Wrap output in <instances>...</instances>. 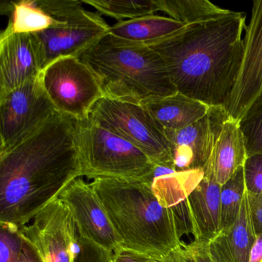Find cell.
<instances>
[{"mask_svg":"<svg viewBox=\"0 0 262 262\" xmlns=\"http://www.w3.org/2000/svg\"><path fill=\"white\" fill-rule=\"evenodd\" d=\"M81 176L77 120L58 113L0 154V223L25 226Z\"/></svg>","mask_w":262,"mask_h":262,"instance_id":"obj_1","label":"cell"},{"mask_svg":"<svg viewBox=\"0 0 262 262\" xmlns=\"http://www.w3.org/2000/svg\"><path fill=\"white\" fill-rule=\"evenodd\" d=\"M245 15L227 14L187 25L149 46L165 61L179 93L225 108L242 64Z\"/></svg>","mask_w":262,"mask_h":262,"instance_id":"obj_2","label":"cell"},{"mask_svg":"<svg viewBox=\"0 0 262 262\" xmlns=\"http://www.w3.org/2000/svg\"><path fill=\"white\" fill-rule=\"evenodd\" d=\"M122 246L162 259L184 245L189 228L172 208L164 207L151 182L99 178L90 183Z\"/></svg>","mask_w":262,"mask_h":262,"instance_id":"obj_3","label":"cell"},{"mask_svg":"<svg viewBox=\"0 0 262 262\" xmlns=\"http://www.w3.org/2000/svg\"><path fill=\"white\" fill-rule=\"evenodd\" d=\"M78 57L96 74L105 98L142 105L178 93L165 61L148 46L106 33Z\"/></svg>","mask_w":262,"mask_h":262,"instance_id":"obj_4","label":"cell"},{"mask_svg":"<svg viewBox=\"0 0 262 262\" xmlns=\"http://www.w3.org/2000/svg\"><path fill=\"white\" fill-rule=\"evenodd\" d=\"M77 139L82 176L152 183L151 161L137 147L91 118L77 120Z\"/></svg>","mask_w":262,"mask_h":262,"instance_id":"obj_5","label":"cell"},{"mask_svg":"<svg viewBox=\"0 0 262 262\" xmlns=\"http://www.w3.org/2000/svg\"><path fill=\"white\" fill-rule=\"evenodd\" d=\"M90 117L137 147L154 165L174 166L165 130L142 104L104 97Z\"/></svg>","mask_w":262,"mask_h":262,"instance_id":"obj_6","label":"cell"},{"mask_svg":"<svg viewBox=\"0 0 262 262\" xmlns=\"http://www.w3.org/2000/svg\"><path fill=\"white\" fill-rule=\"evenodd\" d=\"M39 77L57 113L76 120L90 117L95 105L104 98L96 74L77 56L53 61Z\"/></svg>","mask_w":262,"mask_h":262,"instance_id":"obj_7","label":"cell"},{"mask_svg":"<svg viewBox=\"0 0 262 262\" xmlns=\"http://www.w3.org/2000/svg\"><path fill=\"white\" fill-rule=\"evenodd\" d=\"M57 114L39 76L0 96V154L24 142Z\"/></svg>","mask_w":262,"mask_h":262,"instance_id":"obj_8","label":"cell"},{"mask_svg":"<svg viewBox=\"0 0 262 262\" xmlns=\"http://www.w3.org/2000/svg\"><path fill=\"white\" fill-rule=\"evenodd\" d=\"M79 4L63 22L39 33H33L40 56L42 70L59 58L79 56L102 39L110 26L99 13H93Z\"/></svg>","mask_w":262,"mask_h":262,"instance_id":"obj_9","label":"cell"},{"mask_svg":"<svg viewBox=\"0 0 262 262\" xmlns=\"http://www.w3.org/2000/svg\"><path fill=\"white\" fill-rule=\"evenodd\" d=\"M45 262H73L79 233L67 205L58 198L34 217L31 225L19 228Z\"/></svg>","mask_w":262,"mask_h":262,"instance_id":"obj_10","label":"cell"},{"mask_svg":"<svg viewBox=\"0 0 262 262\" xmlns=\"http://www.w3.org/2000/svg\"><path fill=\"white\" fill-rule=\"evenodd\" d=\"M245 32L242 64L225 106L228 116L237 121L262 97V0L253 2Z\"/></svg>","mask_w":262,"mask_h":262,"instance_id":"obj_11","label":"cell"},{"mask_svg":"<svg viewBox=\"0 0 262 262\" xmlns=\"http://www.w3.org/2000/svg\"><path fill=\"white\" fill-rule=\"evenodd\" d=\"M229 117L224 107H211L208 114L192 125L165 131L179 171L204 169L209 160L222 124Z\"/></svg>","mask_w":262,"mask_h":262,"instance_id":"obj_12","label":"cell"},{"mask_svg":"<svg viewBox=\"0 0 262 262\" xmlns=\"http://www.w3.org/2000/svg\"><path fill=\"white\" fill-rule=\"evenodd\" d=\"M59 199L70 208L81 236L112 251L122 245L106 211L90 184L79 178L63 190Z\"/></svg>","mask_w":262,"mask_h":262,"instance_id":"obj_13","label":"cell"},{"mask_svg":"<svg viewBox=\"0 0 262 262\" xmlns=\"http://www.w3.org/2000/svg\"><path fill=\"white\" fill-rule=\"evenodd\" d=\"M42 71L40 56L33 35H0V96L38 77Z\"/></svg>","mask_w":262,"mask_h":262,"instance_id":"obj_14","label":"cell"},{"mask_svg":"<svg viewBox=\"0 0 262 262\" xmlns=\"http://www.w3.org/2000/svg\"><path fill=\"white\" fill-rule=\"evenodd\" d=\"M221 190L211 157L204 177L186 199L190 230L194 241L210 242L220 233Z\"/></svg>","mask_w":262,"mask_h":262,"instance_id":"obj_15","label":"cell"},{"mask_svg":"<svg viewBox=\"0 0 262 262\" xmlns=\"http://www.w3.org/2000/svg\"><path fill=\"white\" fill-rule=\"evenodd\" d=\"M256 238L257 234L251 219L246 189L234 225L219 233L208 245L217 262H249L251 248Z\"/></svg>","mask_w":262,"mask_h":262,"instance_id":"obj_16","label":"cell"},{"mask_svg":"<svg viewBox=\"0 0 262 262\" xmlns=\"http://www.w3.org/2000/svg\"><path fill=\"white\" fill-rule=\"evenodd\" d=\"M247 159L245 138L239 121L227 118L211 156L217 183L221 186L225 185L237 170L245 166Z\"/></svg>","mask_w":262,"mask_h":262,"instance_id":"obj_17","label":"cell"},{"mask_svg":"<svg viewBox=\"0 0 262 262\" xmlns=\"http://www.w3.org/2000/svg\"><path fill=\"white\" fill-rule=\"evenodd\" d=\"M165 131H176L205 117L211 107L178 92L142 104Z\"/></svg>","mask_w":262,"mask_h":262,"instance_id":"obj_18","label":"cell"},{"mask_svg":"<svg viewBox=\"0 0 262 262\" xmlns=\"http://www.w3.org/2000/svg\"><path fill=\"white\" fill-rule=\"evenodd\" d=\"M186 26L171 18L154 14L117 23L110 27L107 34L124 42L149 47Z\"/></svg>","mask_w":262,"mask_h":262,"instance_id":"obj_19","label":"cell"},{"mask_svg":"<svg viewBox=\"0 0 262 262\" xmlns=\"http://www.w3.org/2000/svg\"><path fill=\"white\" fill-rule=\"evenodd\" d=\"M2 7L11 15L8 26L4 30L6 33L33 34L59 24L39 7L37 1L10 2Z\"/></svg>","mask_w":262,"mask_h":262,"instance_id":"obj_20","label":"cell"},{"mask_svg":"<svg viewBox=\"0 0 262 262\" xmlns=\"http://www.w3.org/2000/svg\"><path fill=\"white\" fill-rule=\"evenodd\" d=\"M158 12L185 25L221 17L231 10L221 8L208 0H155Z\"/></svg>","mask_w":262,"mask_h":262,"instance_id":"obj_21","label":"cell"},{"mask_svg":"<svg viewBox=\"0 0 262 262\" xmlns=\"http://www.w3.org/2000/svg\"><path fill=\"white\" fill-rule=\"evenodd\" d=\"M82 2L96 9L99 14L110 16L119 23L154 15L158 12L155 0H82Z\"/></svg>","mask_w":262,"mask_h":262,"instance_id":"obj_22","label":"cell"},{"mask_svg":"<svg viewBox=\"0 0 262 262\" xmlns=\"http://www.w3.org/2000/svg\"><path fill=\"white\" fill-rule=\"evenodd\" d=\"M246 190L244 167L237 170L221 190V230L231 228L238 215Z\"/></svg>","mask_w":262,"mask_h":262,"instance_id":"obj_23","label":"cell"},{"mask_svg":"<svg viewBox=\"0 0 262 262\" xmlns=\"http://www.w3.org/2000/svg\"><path fill=\"white\" fill-rule=\"evenodd\" d=\"M248 156L262 154V97L239 120Z\"/></svg>","mask_w":262,"mask_h":262,"instance_id":"obj_24","label":"cell"},{"mask_svg":"<svg viewBox=\"0 0 262 262\" xmlns=\"http://www.w3.org/2000/svg\"><path fill=\"white\" fill-rule=\"evenodd\" d=\"M73 262H113V251L79 234Z\"/></svg>","mask_w":262,"mask_h":262,"instance_id":"obj_25","label":"cell"},{"mask_svg":"<svg viewBox=\"0 0 262 262\" xmlns=\"http://www.w3.org/2000/svg\"><path fill=\"white\" fill-rule=\"evenodd\" d=\"M0 225V262H15L23 240L19 228L9 224Z\"/></svg>","mask_w":262,"mask_h":262,"instance_id":"obj_26","label":"cell"},{"mask_svg":"<svg viewBox=\"0 0 262 262\" xmlns=\"http://www.w3.org/2000/svg\"><path fill=\"white\" fill-rule=\"evenodd\" d=\"M244 172L247 190L249 192L262 194V154L248 156Z\"/></svg>","mask_w":262,"mask_h":262,"instance_id":"obj_27","label":"cell"},{"mask_svg":"<svg viewBox=\"0 0 262 262\" xmlns=\"http://www.w3.org/2000/svg\"><path fill=\"white\" fill-rule=\"evenodd\" d=\"M209 242L193 241L188 245L184 244L185 254L190 262H217L210 251Z\"/></svg>","mask_w":262,"mask_h":262,"instance_id":"obj_28","label":"cell"},{"mask_svg":"<svg viewBox=\"0 0 262 262\" xmlns=\"http://www.w3.org/2000/svg\"><path fill=\"white\" fill-rule=\"evenodd\" d=\"M113 262H162V259L120 246L113 251Z\"/></svg>","mask_w":262,"mask_h":262,"instance_id":"obj_29","label":"cell"},{"mask_svg":"<svg viewBox=\"0 0 262 262\" xmlns=\"http://www.w3.org/2000/svg\"><path fill=\"white\" fill-rule=\"evenodd\" d=\"M248 195L251 219L256 234L258 236L262 234V194H255L248 191Z\"/></svg>","mask_w":262,"mask_h":262,"instance_id":"obj_30","label":"cell"},{"mask_svg":"<svg viewBox=\"0 0 262 262\" xmlns=\"http://www.w3.org/2000/svg\"><path fill=\"white\" fill-rule=\"evenodd\" d=\"M22 237L20 249L15 262H45L36 247L25 237Z\"/></svg>","mask_w":262,"mask_h":262,"instance_id":"obj_31","label":"cell"},{"mask_svg":"<svg viewBox=\"0 0 262 262\" xmlns=\"http://www.w3.org/2000/svg\"><path fill=\"white\" fill-rule=\"evenodd\" d=\"M162 262H190L185 254L183 245L162 259Z\"/></svg>","mask_w":262,"mask_h":262,"instance_id":"obj_32","label":"cell"},{"mask_svg":"<svg viewBox=\"0 0 262 262\" xmlns=\"http://www.w3.org/2000/svg\"><path fill=\"white\" fill-rule=\"evenodd\" d=\"M249 262H262V234L257 236L251 248Z\"/></svg>","mask_w":262,"mask_h":262,"instance_id":"obj_33","label":"cell"}]
</instances>
